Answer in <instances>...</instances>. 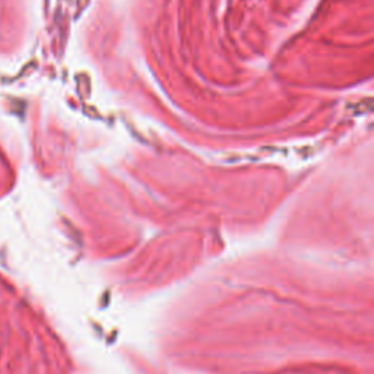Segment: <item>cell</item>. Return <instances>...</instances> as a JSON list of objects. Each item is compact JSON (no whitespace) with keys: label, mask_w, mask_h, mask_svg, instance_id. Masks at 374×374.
Returning <instances> with one entry per match:
<instances>
[]
</instances>
